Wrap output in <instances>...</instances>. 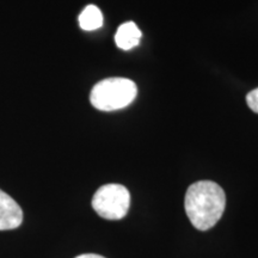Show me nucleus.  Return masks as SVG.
Returning <instances> with one entry per match:
<instances>
[{"label": "nucleus", "mask_w": 258, "mask_h": 258, "mask_svg": "<svg viewBox=\"0 0 258 258\" xmlns=\"http://www.w3.org/2000/svg\"><path fill=\"white\" fill-rule=\"evenodd\" d=\"M184 207L190 222L199 231L214 227L224 214L225 191L218 183L200 180L186 190Z\"/></svg>", "instance_id": "nucleus-1"}, {"label": "nucleus", "mask_w": 258, "mask_h": 258, "mask_svg": "<svg viewBox=\"0 0 258 258\" xmlns=\"http://www.w3.org/2000/svg\"><path fill=\"white\" fill-rule=\"evenodd\" d=\"M137 95L138 88L131 79L108 78L93 86L90 102L98 110L114 111L128 106Z\"/></svg>", "instance_id": "nucleus-2"}, {"label": "nucleus", "mask_w": 258, "mask_h": 258, "mask_svg": "<svg viewBox=\"0 0 258 258\" xmlns=\"http://www.w3.org/2000/svg\"><path fill=\"white\" fill-rule=\"evenodd\" d=\"M131 205V194L121 184H105L95 192L92 208L106 220H121L127 215Z\"/></svg>", "instance_id": "nucleus-3"}, {"label": "nucleus", "mask_w": 258, "mask_h": 258, "mask_svg": "<svg viewBox=\"0 0 258 258\" xmlns=\"http://www.w3.org/2000/svg\"><path fill=\"white\" fill-rule=\"evenodd\" d=\"M23 222V211L11 196L0 189V231L16 230Z\"/></svg>", "instance_id": "nucleus-4"}, {"label": "nucleus", "mask_w": 258, "mask_h": 258, "mask_svg": "<svg viewBox=\"0 0 258 258\" xmlns=\"http://www.w3.org/2000/svg\"><path fill=\"white\" fill-rule=\"evenodd\" d=\"M141 36H143V34H141L140 29L137 27V24L133 22H127V23L120 25V28L116 31V46L122 50H129L138 46Z\"/></svg>", "instance_id": "nucleus-5"}, {"label": "nucleus", "mask_w": 258, "mask_h": 258, "mask_svg": "<svg viewBox=\"0 0 258 258\" xmlns=\"http://www.w3.org/2000/svg\"><path fill=\"white\" fill-rule=\"evenodd\" d=\"M79 25L83 30L93 31L103 25V15L97 6L88 5L79 15Z\"/></svg>", "instance_id": "nucleus-6"}, {"label": "nucleus", "mask_w": 258, "mask_h": 258, "mask_svg": "<svg viewBox=\"0 0 258 258\" xmlns=\"http://www.w3.org/2000/svg\"><path fill=\"white\" fill-rule=\"evenodd\" d=\"M246 103L251 110H252L253 112H256V114H258V88L247 93Z\"/></svg>", "instance_id": "nucleus-7"}, {"label": "nucleus", "mask_w": 258, "mask_h": 258, "mask_svg": "<svg viewBox=\"0 0 258 258\" xmlns=\"http://www.w3.org/2000/svg\"><path fill=\"white\" fill-rule=\"evenodd\" d=\"M76 258H105L103 256H99V254H95V253H84V254H79Z\"/></svg>", "instance_id": "nucleus-8"}]
</instances>
